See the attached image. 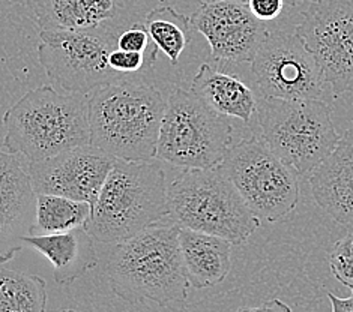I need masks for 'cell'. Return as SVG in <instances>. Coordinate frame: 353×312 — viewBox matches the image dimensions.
<instances>
[{
    "label": "cell",
    "mask_w": 353,
    "mask_h": 312,
    "mask_svg": "<svg viewBox=\"0 0 353 312\" xmlns=\"http://www.w3.org/2000/svg\"><path fill=\"white\" fill-rule=\"evenodd\" d=\"M145 26L159 52L169 57L172 65H178L190 39L191 17L178 12L172 6H158L146 15Z\"/></svg>",
    "instance_id": "obj_20"
},
{
    "label": "cell",
    "mask_w": 353,
    "mask_h": 312,
    "mask_svg": "<svg viewBox=\"0 0 353 312\" xmlns=\"http://www.w3.org/2000/svg\"><path fill=\"white\" fill-rule=\"evenodd\" d=\"M92 214L86 201L72 200L53 194H38L35 234L61 233L85 227Z\"/></svg>",
    "instance_id": "obj_22"
},
{
    "label": "cell",
    "mask_w": 353,
    "mask_h": 312,
    "mask_svg": "<svg viewBox=\"0 0 353 312\" xmlns=\"http://www.w3.org/2000/svg\"><path fill=\"white\" fill-rule=\"evenodd\" d=\"M327 263L335 280L353 293V234H346L334 243L327 252Z\"/></svg>",
    "instance_id": "obj_23"
},
{
    "label": "cell",
    "mask_w": 353,
    "mask_h": 312,
    "mask_svg": "<svg viewBox=\"0 0 353 312\" xmlns=\"http://www.w3.org/2000/svg\"><path fill=\"white\" fill-rule=\"evenodd\" d=\"M167 207L179 227L218 236L232 245L245 243L260 229V218L220 165L183 168L167 189Z\"/></svg>",
    "instance_id": "obj_5"
},
{
    "label": "cell",
    "mask_w": 353,
    "mask_h": 312,
    "mask_svg": "<svg viewBox=\"0 0 353 312\" xmlns=\"http://www.w3.org/2000/svg\"><path fill=\"white\" fill-rule=\"evenodd\" d=\"M218 165L260 219L276 222L296 209L301 177L260 136L230 146Z\"/></svg>",
    "instance_id": "obj_9"
},
{
    "label": "cell",
    "mask_w": 353,
    "mask_h": 312,
    "mask_svg": "<svg viewBox=\"0 0 353 312\" xmlns=\"http://www.w3.org/2000/svg\"><path fill=\"white\" fill-rule=\"evenodd\" d=\"M114 161L112 155L86 145L39 161H29L26 170L37 194L86 201L94 207Z\"/></svg>",
    "instance_id": "obj_12"
},
{
    "label": "cell",
    "mask_w": 353,
    "mask_h": 312,
    "mask_svg": "<svg viewBox=\"0 0 353 312\" xmlns=\"http://www.w3.org/2000/svg\"><path fill=\"white\" fill-rule=\"evenodd\" d=\"M253 309H259V311H290V306L285 305V303H283L281 300L279 299H274L271 300V303H266V305H262V306H257V308H253Z\"/></svg>",
    "instance_id": "obj_28"
},
{
    "label": "cell",
    "mask_w": 353,
    "mask_h": 312,
    "mask_svg": "<svg viewBox=\"0 0 353 312\" xmlns=\"http://www.w3.org/2000/svg\"><path fill=\"white\" fill-rule=\"evenodd\" d=\"M117 47L128 52H137L146 54L150 62L155 65L158 59V47L150 38L145 23H134L130 28L122 29L119 38H117Z\"/></svg>",
    "instance_id": "obj_24"
},
{
    "label": "cell",
    "mask_w": 353,
    "mask_h": 312,
    "mask_svg": "<svg viewBox=\"0 0 353 312\" xmlns=\"http://www.w3.org/2000/svg\"><path fill=\"white\" fill-rule=\"evenodd\" d=\"M47 284L38 275L0 269V312H44Z\"/></svg>",
    "instance_id": "obj_21"
},
{
    "label": "cell",
    "mask_w": 353,
    "mask_h": 312,
    "mask_svg": "<svg viewBox=\"0 0 353 312\" xmlns=\"http://www.w3.org/2000/svg\"><path fill=\"white\" fill-rule=\"evenodd\" d=\"M327 299L334 312H353V293L350 298H337L335 294L327 293Z\"/></svg>",
    "instance_id": "obj_27"
},
{
    "label": "cell",
    "mask_w": 353,
    "mask_h": 312,
    "mask_svg": "<svg viewBox=\"0 0 353 312\" xmlns=\"http://www.w3.org/2000/svg\"><path fill=\"white\" fill-rule=\"evenodd\" d=\"M94 240L85 227H75L61 233L30 234L24 245L41 252L53 264L56 284L70 285L97 267Z\"/></svg>",
    "instance_id": "obj_16"
},
{
    "label": "cell",
    "mask_w": 353,
    "mask_h": 312,
    "mask_svg": "<svg viewBox=\"0 0 353 312\" xmlns=\"http://www.w3.org/2000/svg\"><path fill=\"white\" fill-rule=\"evenodd\" d=\"M247 6L257 20L268 23L281 17L288 2L285 0H248Z\"/></svg>",
    "instance_id": "obj_26"
},
{
    "label": "cell",
    "mask_w": 353,
    "mask_h": 312,
    "mask_svg": "<svg viewBox=\"0 0 353 312\" xmlns=\"http://www.w3.org/2000/svg\"><path fill=\"white\" fill-rule=\"evenodd\" d=\"M39 30H71L116 19L114 0H26Z\"/></svg>",
    "instance_id": "obj_19"
},
{
    "label": "cell",
    "mask_w": 353,
    "mask_h": 312,
    "mask_svg": "<svg viewBox=\"0 0 353 312\" xmlns=\"http://www.w3.org/2000/svg\"><path fill=\"white\" fill-rule=\"evenodd\" d=\"M179 245L190 287L196 290L221 284L232 269V243L214 234L181 227Z\"/></svg>",
    "instance_id": "obj_17"
},
{
    "label": "cell",
    "mask_w": 353,
    "mask_h": 312,
    "mask_svg": "<svg viewBox=\"0 0 353 312\" xmlns=\"http://www.w3.org/2000/svg\"><path fill=\"white\" fill-rule=\"evenodd\" d=\"M191 24L211 45L212 61L230 63L253 62L268 32L245 3L234 0H203Z\"/></svg>",
    "instance_id": "obj_13"
},
{
    "label": "cell",
    "mask_w": 353,
    "mask_h": 312,
    "mask_svg": "<svg viewBox=\"0 0 353 312\" xmlns=\"http://www.w3.org/2000/svg\"><path fill=\"white\" fill-rule=\"evenodd\" d=\"M232 137L227 116L214 112L192 90L173 87L155 158L179 168H211L223 161Z\"/></svg>",
    "instance_id": "obj_8"
},
{
    "label": "cell",
    "mask_w": 353,
    "mask_h": 312,
    "mask_svg": "<svg viewBox=\"0 0 353 312\" xmlns=\"http://www.w3.org/2000/svg\"><path fill=\"white\" fill-rule=\"evenodd\" d=\"M3 149L28 161L90 145L88 95L52 84L24 94L3 116Z\"/></svg>",
    "instance_id": "obj_3"
},
{
    "label": "cell",
    "mask_w": 353,
    "mask_h": 312,
    "mask_svg": "<svg viewBox=\"0 0 353 312\" xmlns=\"http://www.w3.org/2000/svg\"><path fill=\"white\" fill-rule=\"evenodd\" d=\"M254 116L260 137L301 179L308 180L341 137L332 122V108L322 99L262 96Z\"/></svg>",
    "instance_id": "obj_6"
},
{
    "label": "cell",
    "mask_w": 353,
    "mask_h": 312,
    "mask_svg": "<svg viewBox=\"0 0 353 312\" xmlns=\"http://www.w3.org/2000/svg\"><path fill=\"white\" fill-rule=\"evenodd\" d=\"M251 72L262 96L321 99L325 79L296 30H268L251 62Z\"/></svg>",
    "instance_id": "obj_10"
},
{
    "label": "cell",
    "mask_w": 353,
    "mask_h": 312,
    "mask_svg": "<svg viewBox=\"0 0 353 312\" xmlns=\"http://www.w3.org/2000/svg\"><path fill=\"white\" fill-rule=\"evenodd\" d=\"M167 189L159 164L116 159L85 229L101 243L131 239L169 216Z\"/></svg>",
    "instance_id": "obj_4"
},
{
    "label": "cell",
    "mask_w": 353,
    "mask_h": 312,
    "mask_svg": "<svg viewBox=\"0 0 353 312\" xmlns=\"http://www.w3.org/2000/svg\"><path fill=\"white\" fill-rule=\"evenodd\" d=\"M334 98L353 94V0H313L295 28Z\"/></svg>",
    "instance_id": "obj_11"
},
{
    "label": "cell",
    "mask_w": 353,
    "mask_h": 312,
    "mask_svg": "<svg viewBox=\"0 0 353 312\" xmlns=\"http://www.w3.org/2000/svg\"><path fill=\"white\" fill-rule=\"evenodd\" d=\"M167 98L152 84L119 80L88 95L90 145L123 161H150Z\"/></svg>",
    "instance_id": "obj_2"
},
{
    "label": "cell",
    "mask_w": 353,
    "mask_h": 312,
    "mask_svg": "<svg viewBox=\"0 0 353 312\" xmlns=\"http://www.w3.org/2000/svg\"><path fill=\"white\" fill-rule=\"evenodd\" d=\"M313 198L335 222L353 227V128L308 177Z\"/></svg>",
    "instance_id": "obj_15"
},
{
    "label": "cell",
    "mask_w": 353,
    "mask_h": 312,
    "mask_svg": "<svg viewBox=\"0 0 353 312\" xmlns=\"http://www.w3.org/2000/svg\"><path fill=\"white\" fill-rule=\"evenodd\" d=\"M108 65H110L113 71L122 74L123 77H128L130 74H136L141 70L152 68L154 66L146 54L128 52V50H122L119 47H116L110 56H108Z\"/></svg>",
    "instance_id": "obj_25"
},
{
    "label": "cell",
    "mask_w": 353,
    "mask_h": 312,
    "mask_svg": "<svg viewBox=\"0 0 353 312\" xmlns=\"http://www.w3.org/2000/svg\"><path fill=\"white\" fill-rule=\"evenodd\" d=\"M38 194L19 155L0 149V264L11 261L35 234Z\"/></svg>",
    "instance_id": "obj_14"
},
{
    "label": "cell",
    "mask_w": 353,
    "mask_h": 312,
    "mask_svg": "<svg viewBox=\"0 0 353 312\" xmlns=\"http://www.w3.org/2000/svg\"><path fill=\"white\" fill-rule=\"evenodd\" d=\"M191 90L223 116L250 123L256 114L259 99L254 92L239 79L218 71L209 63L200 66L191 81Z\"/></svg>",
    "instance_id": "obj_18"
},
{
    "label": "cell",
    "mask_w": 353,
    "mask_h": 312,
    "mask_svg": "<svg viewBox=\"0 0 353 312\" xmlns=\"http://www.w3.org/2000/svg\"><path fill=\"white\" fill-rule=\"evenodd\" d=\"M113 20L81 29L41 30L38 61L52 84L63 92L89 95L105 84L127 79L108 65V56L123 29Z\"/></svg>",
    "instance_id": "obj_7"
},
{
    "label": "cell",
    "mask_w": 353,
    "mask_h": 312,
    "mask_svg": "<svg viewBox=\"0 0 353 312\" xmlns=\"http://www.w3.org/2000/svg\"><path fill=\"white\" fill-rule=\"evenodd\" d=\"M181 227H149L116 243L107 263V278L116 296L125 302H152L159 308L179 309L188 300L190 282L179 245Z\"/></svg>",
    "instance_id": "obj_1"
},
{
    "label": "cell",
    "mask_w": 353,
    "mask_h": 312,
    "mask_svg": "<svg viewBox=\"0 0 353 312\" xmlns=\"http://www.w3.org/2000/svg\"><path fill=\"white\" fill-rule=\"evenodd\" d=\"M234 2H239V3H245L247 5L248 0H234ZM285 2H288L289 8H295V6H298L302 2V0H285Z\"/></svg>",
    "instance_id": "obj_29"
}]
</instances>
